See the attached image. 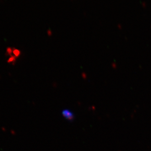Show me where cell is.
Masks as SVG:
<instances>
[{"label": "cell", "instance_id": "obj_1", "mask_svg": "<svg viewBox=\"0 0 151 151\" xmlns=\"http://www.w3.org/2000/svg\"><path fill=\"white\" fill-rule=\"evenodd\" d=\"M63 116H65V118L70 119H70L73 118V114H72V113H71L70 111H68L67 110L63 111Z\"/></svg>", "mask_w": 151, "mask_h": 151}]
</instances>
